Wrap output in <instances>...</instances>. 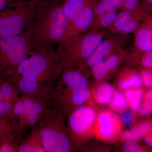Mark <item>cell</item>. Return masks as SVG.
Masks as SVG:
<instances>
[{"mask_svg": "<svg viewBox=\"0 0 152 152\" xmlns=\"http://www.w3.org/2000/svg\"><path fill=\"white\" fill-rule=\"evenodd\" d=\"M57 62L58 54L54 49L32 50L14 77L18 94L35 95L53 89Z\"/></svg>", "mask_w": 152, "mask_h": 152, "instance_id": "1", "label": "cell"}, {"mask_svg": "<svg viewBox=\"0 0 152 152\" xmlns=\"http://www.w3.org/2000/svg\"><path fill=\"white\" fill-rule=\"evenodd\" d=\"M67 25L62 4L56 1L41 0L34 20L24 34L32 50L54 49L61 41Z\"/></svg>", "mask_w": 152, "mask_h": 152, "instance_id": "2", "label": "cell"}, {"mask_svg": "<svg viewBox=\"0 0 152 152\" xmlns=\"http://www.w3.org/2000/svg\"><path fill=\"white\" fill-rule=\"evenodd\" d=\"M52 91L35 95H20L15 101L10 124L14 137L18 144L28 130L35 127L48 111Z\"/></svg>", "mask_w": 152, "mask_h": 152, "instance_id": "3", "label": "cell"}, {"mask_svg": "<svg viewBox=\"0 0 152 152\" xmlns=\"http://www.w3.org/2000/svg\"><path fill=\"white\" fill-rule=\"evenodd\" d=\"M106 34L105 31H89L58 43L56 78L58 77L66 69L78 65L86 61L103 39Z\"/></svg>", "mask_w": 152, "mask_h": 152, "instance_id": "4", "label": "cell"}, {"mask_svg": "<svg viewBox=\"0 0 152 152\" xmlns=\"http://www.w3.org/2000/svg\"><path fill=\"white\" fill-rule=\"evenodd\" d=\"M66 117L51 101L48 111L36 126L46 152L72 151L66 129Z\"/></svg>", "mask_w": 152, "mask_h": 152, "instance_id": "5", "label": "cell"}, {"mask_svg": "<svg viewBox=\"0 0 152 152\" xmlns=\"http://www.w3.org/2000/svg\"><path fill=\"white\" fill-rule=\"evenodd\" d=\"M37 9V3L18 0L0 12V39L23 34L35 18Z\"/></svg>", "mask_w": 152, "mask_h": 152, "instance_id": "6", "label": "cell"}, {"mask_svg": "<svg viewBox=\"0 0 152 152\" xmlns=\"http://www.w3.org/2000/svg\"><path fill=\"white\" fill-rule=\"evenodd\" d=\"M98 112L94 106L85 104L68 115L66 129L72 151L84 145L94 137Z\"/></svg>", "mask_w": 152, "mask_h": 152, "instance_id": "7", "label": "cell"}, {"mask_svg": "<svg viewBox=\"0 0 152 152\" xmlns=\"http://www.w3.org/2000/svg\"><path fill=\"white\" fill-rule=\"evenodd\" d=\"M31 50L24 34L0 39V79H14L19 65Z\"/></svg>", "mask_w": 152, "mask_h": 152, "instance_id": "8", "label": "cell"}, {"mask_svg": "<svg viewBox=\"0 0 152 152\" xmlns=\"http://www.w3.org/2000/svg\"><path fill=\"white\" fill-rule=\"evenodd\" d=\"M123 124L120 117L112 111H100L95 122L94 137L105 142L118 141L123 132Z\"/></svg>", "mask_w": 152, "mask_h": 152, "instance_id": "9", "label": "cell"}, {"mask_svg": "<svg viewBox=\"0 0 152 152\" xmlns=\"http://www.w3.org/2000/svg\"><path fill=\"white\" fill-rule=\"evenodd\" d=\"M110 34H106V39L101 41L91 56L76 66L81 69L91 68L114 53L126 48L130 41L129 35Z\"/></svg>", "mask_w": 152, "mask_h": 152, "instance_id": "10", "label": "cell"}, {"mask_svg": "<svg viewBox=\"0 0 152 152\" xmlns=\"http://www.w3.org/2000/svg\"><path fill=\"white\" fill-rule=\"evenodd\" d=\"M148 12H151V11L143 4L135 9L121 10L117 14L107 31L113 34L129 35L134 31Z\"/></svg>", "mask_w": 152, "mask_h": 152, "instance_id": "11", "label": "cell"}, {"mask_svg": "<svg viewBox=\"0 0 152 152\" xmlns=\"http://www.w3.org/2000/svg\"><path fill=\"white\" fill-rule=\"evenodd\" d=\"M18 96L14 79H0V116L9 122H10L14 104Z\"/></svg>", "mask_w": 152, "mask_h": 152, "instance_id": "12", "label": "cell"}, {"mask_svg": "<svg viewBox=\"0 0 152 152\" xmlns=\"http://www.w3.org/2000/svg\"><path fill=\"white\" fill-rule=\"evenodd\" d=\"M93 5L87 7L68 22L64 36L60 42L77 37L88 31L93 21Z\"/></svg>", "mask_w": 152, "mask_h": 152, "instance_id": "13", "label": "cell"}, {"mask_svg": "<svg viewBox=\"0 0 152 152\" xmlns=\"http://www.w3.org/2000/svg\"><path fill=\"white\" fill-rule=\"evenodd\" d=\"M133 34L134 48L142 51L152 50V15L150 12L145 15Z\"/></svg>", "mask_w": 152, "mask_h": 152, "instance_id": "14", "label": "cell"}, {"mask_svg": "<svg viewBox=\"0 0 152 152\" xmlns=\"http://www.w3.org/2000/svg\"><path fill=\"white\" fill-rule=\"evenodd\" d=\"M116 80L119 89L123 92L143 86L138 71L133 66L126 65L123 68L118 74Z\"/></svg>", "mask_w": 152, "mask_h": 152, "instance_id": "15", "label": "cell"}, {"mask_svg": "<svg viewBox=\"0 0 152 152\" xmlns=\"http://www.w3.org/2000/svg\"><path fill=\"white\" fill-rule=\"evenodd\" d=\"M124 60L126 65L140 66L152 69V50L142 51L132 46L129 48Z\"/></svg>", "mask_w": 152, "mask_h": 152, "instance_id": "16", "label": "cell"}, {"mask_svg": "<svg viewBox=\"0 0 152 152\" xmlns=\"http://www.w3.org/2000/svg\"><path fill=\"white\" fill-rule=\"evenodd\" d=\"M18 152H46L35 128L32 129L18 145Z\"/></svg>", "mask_w": 152, "mask_h": 152, "instance_id": "17", "label": "cell"}, {"mask_svg": "<svg viewBox=\"0 0 152 152\" xmlns=\"http://www.w3.org/2000/svg\"><path fill=\"white\" fill-rule=\"evenodd\" d=\"M18 145L10 124L4 121L0 129V152H18Z\"/></svg>", "mask_w": 152, "mask_h": 152, "instance_id": "18", "label": "cell"}, {"mask_svg": "<svg viewBox=\"0 0 152 152\" xmlns=\"http://www.w3.org/2000/svg\"><path fill=\"white\" fill-rule=\"evenodd\" d=\"M152 133L151 121H144L136 124L130 130L122 133L121 140L124 142L137 141Z\"/></svg>", "mask_w": 152, "mask_h": 152, "instance_id": "19", "label": "cell"}, {"mask_svg": "<svg viewBox=\"0 0 152 152\" xmlns=\"http://www.w3.org/2000/svg\"><path fill=\"white\" fill-rule=\"evenodd\" d=\"M95 86L91 90L93 100L101 105H109L115 91V87L110 84L104 82Z\"/></svg>", "mask_w": 152, "mask_h": 152, "instance_id": "20", "label": "cell"}, {"mask_svg": "<svg viewBox=\"0 0 152 152\" xmlns=\"http://www.w3.org/2000/svg\"><path fill=\"white\" fill-rule=\"evenodd\" d=\"M96 0H66L62 4V8L67 23L83 10L94 4Z\"/></svg>", "mask_w": 152, "mask_h": 152, "instance_id": "21", "label": "cell"}, {"mask_svg": "<svg viewBox=\"0 0 152 152\" xmlns=\"http://www.w3.org/2000/svg\"><path fill=\"white\" fill-rule=\"evenodd\" d=\"M116 15V12L114 11L100 14L93 18L91 25L87 31H103L107 30L114 21Z\"/></svg>", "mask_w": 152, "mask_h": 152, "instance_id": "22", "label": "cell"}, {"mask_svg": "<svg viewBox=\"0 0 152 152\" xmlns=\"http://www.w3.org/2000/svg\"><path fill=\"white\" fill-rule=\"evenodd\" d=\"M123 92L127 100L129 108L134 113H137L141 104L145 93L143 87L142 86L129 89L124 91Z\"/></svg>", "mask_w": 152, "mask_h": 152, "instance_id": "23", "label": "cell"}, {"mask_svg": "<svg viewBox=\"0 0 152 152\" xmlns=\"http://www.w3.org/2000/svg\"><path fill=\"white\" fill-rule=\"evenodd\" d=\"M110 108L119 114H122L129 108V104L123 92L115 90L109 104Z\"/></svg>", "mask_w": 152, "mask_h": 152, "instance_id": "24", "label": "cell"}, {"mask_svg": "<svg viewBox=\"0 0 152 152\" xmlns=\"http://www.w3.org/2000/svg\"><path fill=\"white\" fill-rule=\"evenodd\" d=\"M91 68V74L95 82V85L104 82L111 76L106 66L104 61L95 65Z\"/></svg>", "mask_w": 152, "mask_h": 152, "instance_id": "25", "label": "cell"}, {"mask_svg": "<svg viewBox=\"0 0 152 152\" xmlns=\"http://www.w3.org/2000/svg\"><path fill=\"white\" fill-rule=\"evenodd\" d=\"M152 112V90L150 88L144 93L141 104L137 113L139 115L146 116L151 115Z\"/></svg>", "mask_w": 152, "mask_h": 152, "instance_id": "26", "label": "cell"}, {"mask_svg": "<svg viewBox=\"0 0 152 152\" xmlns=\"http://www.w3.org/2000/svg\"><path fill=\"white\" fill-rule=\"evenodd\" d=\"M117 10L110 0H96L93 6V18L106 12H116Z\"/></svg>", "mask_w": 152, "mask_h": 152, "instance_id": "27", "label": "cell"}, {"mask_svg": "<svg viewBox=\"0 0 152 152\" xmlns=\"http://www.w3.org/2000/svg\"><path fill=\"white\" fill-rule=\"evenodd\" d=\"M117 10H132L140 5V0H110Z\"/></svg>", "mask_w": 152, "mask_h": 152, "instance_id": "28", "label": "cell"}, {"mask_svg": "<svg viewBox=\"0 0 152 152\" xmlns=\"http://www.w3.org/2000/svg\"><path fill=\"white\" fill-rule=\"evenodd\" d=\"M138 71L141 78L143 85L148 88H152V72L151 68L138 66Z\"/></svg>", "mask_w": 152, "mask_h": 152, "instance_id": "29", "label": "cell"}, {"mask_svg": "<svg viewBox=\"0 0 152 152\" xmlns=\"http://www.w3.org/2000/svg\"><path fill=\"white\" fill-rule=\"evenodd\" d=\"M148 151L146 147L138 143L136 141L126 142L123 148V151L125 152H143Z\"/></svg>", "mask_w": 152, "mask_h": 152, "instance_id": "30", "label": "cell"}, {"mask_svg": "<svg viewBox=\"0 0 152 152\" xmlns=\"http://www.w3.org/2000/svg\"><path fill=\"white\" fill-rule=\"evenodd\" d=\"M12 3V0H0V12L8 7Z\"/></svg>", "mask_w": 152, "mask_h": 152, "instance_id": "31", "label": "cell"}, {"mask_svg": "<svg viewBox=\"0 0 152 152\" xmlns=\"http://www.w3.org/2000/svg\"><path fill=\"white\" fill-rule=\"evenodd\" d=\"M144 141L150 147H152V133L148 134L144 137Z\"/></svg>", "mask_w": 152, "mask_h": 152, "instance_id": "32", "label": "cell"}, {"mask_svg": "<svg viewBox=\"0 0 152 152\" xmlns=\"http://www.w3.org/2000/svg\"><path fill=\"white\" fill-rule=\"evenodd\" d=\"M144 5L151 12L152 11V0H144Z\"/></svg>", "mask_w": 152, "mask_h": 152, "instance_id": "33", "label": "cell"}, {"mask_svg": "<svg viewBox=\"0 0 152 152\" xmlns=\"http://www.w3.org/2000/svg\"><path fill=\"white\" fill-rule=\"evenodd\" d=\"M4 121H5V120L2 118L0 116V129H1V127L2 125L3 122Z\"/></svg>", "mask_w": 152, "mask_h": 152, "instance_id": "34", "label": "cell"}, {"mask_svg": "<svg viewBox=\"0 0 152 152\" xmlns=\"http://www.w3.org/2000/svg\"><path fill=\"white\" fill-rule=\"evenodd\" d=\"M30 1H31L33 2H34L37 3V4H38V3L39 2V1H41V0H30Z\"/></svg>", "mask_w": 152, "mask_h": 152, "instance_id": "35", "label": "cell"}]
</instances>
